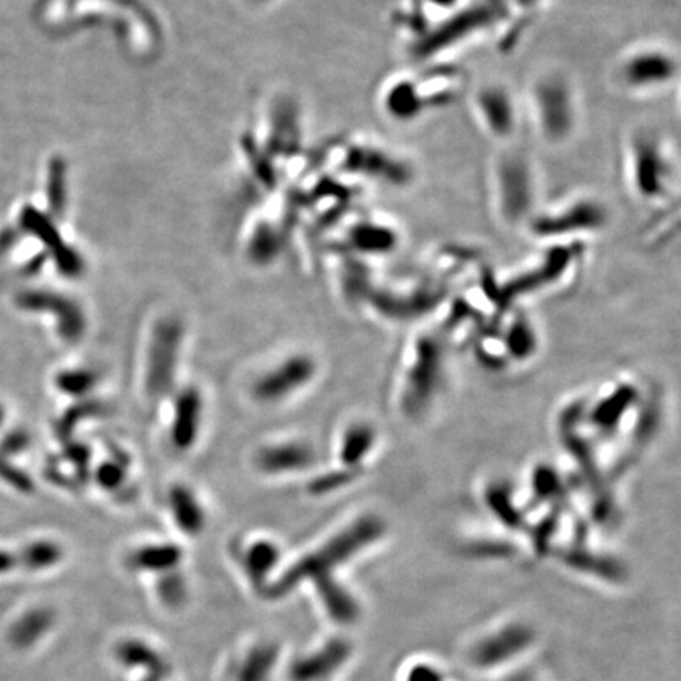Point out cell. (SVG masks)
Segmentation results:
<instances>
[{"label": "cell", "mask_w": 681, "mask_h": 681, "mask_svg": "<svg viewBox=\"0 0 681 681\" xmlns=\"http://www.w3.org/2000/svg\"><path fill=\"white\" fill-rule=\"evenodd\" d=\"M11 565H13V559L7 552H0V573L10 570Z\"/></svg>", "instance_id": "obj_22"}, {"label": "cell", "mask_w": 681, "mask_h": 681, "mask_svg": "<svg viewBox=\"0 0 681 681\" xmlns=\"http://www.w3.org/2000/svg\"><path fill=\"white\" fill-rule=\"evenodd\" d=\"M540 218L535 219L536 230H552L557 227V233H576V230L595 229L604 219V208L598 200L592 198H571L563 200L557 207L541 211Z\"/></svg>", "instance_id": "obj_7"}, {"label": "cell", "mask_w": 681, "mask_h": 681, "mask_svg": "<svg viewBox=\"0 0 681 681\" xmlns=\"http://www.w3.org/2000/svg\"><path fill=\"white\" fill-rule=\"evenodd\" d=\"M135 559L139 566L147 568V570H151V568L158 570V568L170 566L179 562L180 551L176 546H170V544L149 546L138 552Z\"/></svg>", "instance_id": "obj_14"}, {"label": "cell", "mask_w": 681, "mask_h": 681, "mask_svg": "<svg viewBox=\"0 0 681 681\" xmlns=\"http://www.w3.org/2000/svg\"><path fill=\"white\" fill-rule=\"evenodd\" d=\"M125 476H127V471L117 461H106V463L98 465L97 471H95V482L105 491L119 490L125 483Z\"/></svg>", "instance_id": "obj_15"}, {"label": "cell", "mask_w": 681, "mask_h": 681, "mask_svg": "<svg viewBox=\"0 0 681 681\" xmlns=\"http://www.w3.org/2000/svg\"><path fill=\"white\" fill-rule=\"evenodd\" d=\"M313 374V359L297 355V357L287 358L270 373L264 374L256 382L253 393L260 403H276L308 384Z\"/></svg>", "instance_id": "obj_8"}, {"label": "cell", "mask_w": 681, "mask_h": 681, "mask_svg": "<svg viewBox=\"0 0 681 681\" xmlns=\"http://www.w3.org/2000/svg\"><path fill=\"white\" fill-rule=\"evenodd\" d=\"M314 453L303 444H282L267 446L257 454L256 463L260 471L278 475L305 471L313 464Z\"/></svg>", "instance_id": "obj_11"}, {"label": "cell", "mask_w": 681, "mask_h": 681, "mask_svg": "<svg viewBox=\"0 0 681 681\" xmlns=\"http://www.w3.org/2000/svg\"><path fill=\"white\" fill-rule=\"evenodd\" d=\"M510 681H516V680H510ZM520 681H533L532 679H521Z\"/></svg>", "instance_id": "obj_24"}, {"label": "cell", "mask_w": 681, "mask_h": 681, "mask_svg": "<svg viewBox=\"0 0 681 681\" xmlns=\"http://www.w3.org/2000/svg\"><path fill=\"white\" fill-rule=\"evenodd\" d=\"M668 144L653 132H638L624 149V180L635 198L653 204L671 196L677 168Z\"/></svg>", "instance_id": "obj_2"}, {"label": "cell", "mask_w": 681, "mask_h": 681, "mask_svg": "<svg viewBox=\"0 0 681 681\" xmlns=\"http://www.w3.org/2000/svg\"><path fill=\"white\" fill-rule=\"evenodd\" d=\"M28 445V435L22 433L11 434L6 442L7 452H18V450L24 448Z\"/></svg>", "instance_id": "obj_21"}, {"label": "cell", "mask_w": 681, "mask_h": 681, "mask_svg": "<svg viewBox=\"0 0 681 681\" xmlns=\"http://www.w3.org/2000/svg\"><path fill=\"white\" fill-rule=\"evenodd\" d=\"M0 476L19 491H32V483H30L28 475L11 467L10 464L2 460H0Z\"/></svg>", "instance_id": "obj_19"}, {"label": "cell", "mask_w": 681, "mask_h": 681, "mask_svg": "<svg viewBox=\"0 0 681 681\" xmlns=\"http://www.w3.org/2000/svg\"><path fill=\"white\" fill-rule=\"evenodd\" d=\"M472 111L476 122L492 138H513L520 128L521 106L502 86H484L472 98Z\"/></svg>", "instance_id": "obj_5"}, {"label": "cell", "mask_w": 681, "mask_h": 681, "mask_svg": "<svg viewBox=\"0 0 681 681\" xmlns=\"http://www.w3.org/2000/svg\"><path fill=\"white\" fill-rule=\"evenodd\" d=\"M57 387L66 395L81 397L89 395L98 384V376L90 369L63 371L57 376Z\"/></svg>", "instance_id": "obj_13"}, {"label": "cell", "mask_w": 681, "mask_h": 681, "mask_svg": "<svg viewBox=\"0 0 681 681\" xmlns=\"http://www.w3.org/2000/svg\"><path fill=\"white\" fill-rule=\"evenodd\" d=\"M19 305L30 312L56 314L57 330L67 343H78L85 336L87 327L85 313L67 298L52 294H26L19 298Z\"/></svg>", "instance_id": "obj_9"}, {"label": "cell", "mask_w": 681, "mask_h": 681, "mask_svg": "<svg viewBox=\"0 0 681 681\" xmlns=\"http://www.w3.org/2000/svg\"><path fill=\"white\" fill-rule=\"evenodd\" d=\"M492 184V199L502 217L517 218L530 210L533 200L532 170L520 157L502 158Z\"/></svg>", "instance_id": "obj_6"}, {"label": "cell", "mask_w": 681, "mask_h": 681, "mask_svg": "<svg viewBox=\"0 0 681 681\" xmlns=\"http://www.w3.org/2000/svg\"><path fill=\"white\" fill-rule=\"evenodd\" d=\"M60 552L57 549L56 544L47 543V541H41V543L32 544L28 549V559L30 566H47L52 565L57 559H59Z\"/></svg>", "instance_id": "obj_18"}, {"label": "cell", "mask_w": 681, "mask_h": 681, "mask_svg": "<svg viewBox=\"0 0 681 681\" xmlns=\"http://www.w3.org/2000/svg\"><path fill=\"white\" fill-rule=\"evenodd\" d=\"M184 339V325L177 319H162L151 333L147 355L146 385L151 396L168 395L176 377Z\"/></svg>", "instance_id": "obj_4"}, {"label": "cell", "mask_w": 681, "mask_h": 681, "mask_svg": "<svg viewBox=\"0 0 681 681\" xmlns=\"http://www.w3.org/2000/svg\"><path fill=\"white\" fill-rule=\"evenodd\" d=\"M371 438L368 431L365 427H354L349 434H347L346 441L343 446V460L346 464L357 463L363 453L368 450Z\"/></svg>", "instance_id": "obj_16"}, {"label": "cell", "mask_w": 681, "mask_h": 681, "mask_svg": "<svg viewBox=\"0 0 681 681\" xmlns=\"http://www.w3.org/2000/svg\"><path fill=\"white\" fill-rule=\"evenodd\" d=\"M525 114L541 141L565 142L578 127L579 103L565 76L541 75L525 98Z\"/></svg>", "instance_id": "obj_1"}, {"label": "cell", "mask_w": 681, "mask_h": 681, "mask_svg": "<svg viewBox=\"0 0 681 681\" xmlns=\"http://www.w3.org/2000/svg\"><path fill=\"white\" fill-rule=\"evenodd\" d=\"M615 79L628 93L653 95L671 87L679 59L664 45L641 43L628 49L615 66Z\"/></svg>", "instance_id": "obj_3"}, {"label": "cell", "mask_w": 681, "mask_h": 681, "mask_svg": "<svg viewBox=\"0 0 681 681\" xmlns=\"http://www.w3.org/2000/svg\"><path fill=\"white\" fill-rule=\"evenodd\" d=\"M276 547L268 541H259L248 552V566L253 573L259 574L270 570L276 560Z\"/></svg>", "instance_id": "obj_17"}, {"label": "cell", "mask_w": 681, "mask_h": 681, "mask_svg": "<svg viewBox=\"0 0 681 681\" xmlns=\"http://www.w3.org/2000/svg\"><path fill=\"white\" fill-rule=\"evenodd\" d=\"M3 416H6V415H3V408H2V407H0V426H2V423H3Z\"/></svg>", "instance_id": "obj_23"}, {"label": "cell", "mask_w": 681, "mask_h": 681, "mask_svg": "<svg viewBox=\"0 0 681 681\" xmlns=\"http://www.w3.org/2000/svg\"><path fill=\"white\" fill-rule=\"evenodd\" d=\"M200 414H203V399L198 389L193 387L181 389L174 406L172 427H170V441L180 452H187L195 445L199 434Z\"/></svg>", "instance_id": "obj_10"}, {"label": "cell", "mask_w": 681, "mask_h": 681, "mask_svg": "<svg viewBox=\"0 0 681 681\" xmlns=\"http://www.w3.org/2000/svg\"><path fill=\"white\" fill-rule=\"evenodd\" d=\"M100 411V406L97 403L82 404V406L75 407L73 411H70V414L67 415V418L63 420L62 425H60V430H68L75 425H78L82 418H86L87 415L97 414Z\"/></svg>", "instance_id": "obj_20"}, {"label": "cell", "mask_w": 681, "mask_h": 681, "mask_svg": "<svg viewBox=\"0 0 681 681\" xmlns=\"http://www.w3.org/2000/svg\"><path fill=\"white\" fill-rule=\"evenodd\" d=\"M169 509L174 521L187 535H198L204 529L206 514L191 491L185 486H174L169 492Z\"/></svg>", "instance_id": "obj_12"}]
</instances>
